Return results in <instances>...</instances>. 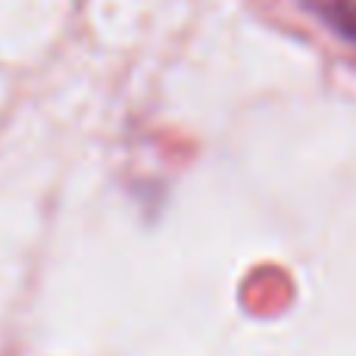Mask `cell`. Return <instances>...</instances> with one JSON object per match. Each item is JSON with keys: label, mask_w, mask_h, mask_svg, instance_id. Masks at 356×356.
<instances>
[{"label": "cell", "mask_w": 356, "mask_h": 356, "mask_svg": "<svg viewBox=\"0 0 356 356\" xmlns=\"http://www.w3.org/2000/svg\"><path fill=\"white\" fill-rule=\"evenodd\" d=\"M313 3H316V10H319L322 16L341 31V35H347L356 44V10L347 6V0H313Z\"/></svg>", "instance_id": "1"}]
</instances>
